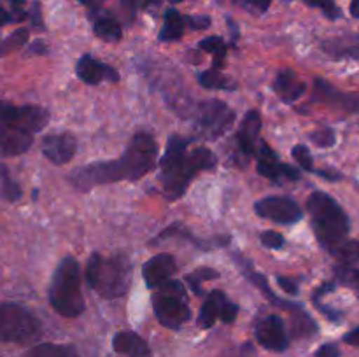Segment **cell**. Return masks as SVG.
<instances>
[{
  "label": "cell",
  "mask_w": 359,
  "mask_h": 357,
  "mask_svg": "<svg viewBox=\"0 0 359 357\" xmlns=\"http://www.w3.org/2000/svg\"><path fill=\"white\" fill-rule=\"evenodd\" d=\"M158 144L151 133L139 132L132 136L125 153L116 160L97 161L76 168L69 174V182L79 191H91L97 186L121 181H139L156 167Z\"/></svg>",
  "instance_id": "cell-1"
},
{
  "label": "cell",
  "mask_w": 359,
  "mask_h": 357,
  "mask_svg": "<svg viewBox=\"0 0 359 357\" xmlns=\"http://www.w3.org/2000/svg\"><path fill=\"white\" fill-rule=\"evenodd\" d=\"M191 140L172 135L160 160V184L170 200L181 198L200 172L212 170L217 164L216 154L207 147L189 150Z\"/></svg>",
  "instance_id": "cell-2"
},
{
  "label": "cell",
  "mask_w": 359,
  "mask_h": 357,
  "mask_svg": "<svg viewBox=\"0 0 359 357\" xmlns=\"http://www.w3.org/2000/svg\"><path fill=\"white\" fill-rule=\"evenodd\" d=\"M307 212L316 240L326 251L333 252L347 241L351 223L346 210L328 192L314 191L307 200Z\"/></svg>",
  "instance_id": "cell-3"
},
{
  "label": "cell",
  "mask_w": 359,
  "mask_h": 357,
  "mask_svg": "<svg viewBox=\"0 0 359 357\" xmlns=\"http://www.w3.org/2000/svg\"><path fill=\"white\" fill-rule=\"evenodd\" d=\"M84 280L102 298L116 300L128 293L132 284V262L125 254L104 258L93 252L84 268Z\"/></svg>",
  "instance_id": "cell-4"
},
{
  "label": "cell",
  "mask_w": 359,
  "mask_h": 357,
  "mask_svg": "<svg viewBox=\"0 0 359 357\" xmlns=\"http://www.w3.org/2000/svg\"><path fill=\"white\" fill-rule=\"evenodd\" d=\"M49 303L56 314L63 317H79L86 308L81 290V268L72 255H67L56 266L49 286Z\"/></svg>",
  "instance_id": "cell-5"
},
{
  "label": "cell",
  "mask_w": 359,
  "mask_h": 357,
  "mask_svg": "<svg viewBox=\"0 0 359 357\" xmlns=\"http://www.w3.org/2000/svg\"><path fill=\"white\" fill-rule=\"evenodd\" d=\"M231 258H233L235 265L238 266L242 275H244L252 286L258 287V289L262 290L263 296H265L270 303L283 308V310L290 312L291 322H293L294 336H311L318 331V324H316L314 318L307 314V310L302 307V303H294V301H287L284 300V298L277 296V294L272 290V287H270L269 280L265 279V275H262V273L252 266V261L245 259L242 254H231Z\"/></svg>",
  "instance_id": "cell-6"
},
{
  "label": "cell",
  "mask_w": 359,
  "mask_h": 357,
  "mask_svg": "<svg viewBox=\"0 0 359 357\" xmlns=\"http://www.w3.org/2000/svg\"><path fill=\"white\" fill-rule=\"evenodd\" d=\"M153 310L161 326L168 329H181L191 318L184 286L179 280H168L153 294Z\"/></svg>",
  "instance_id": "cell-7"
},
{
  "label": "cell",
  "mask_w": 359,
  "mask_h": 357,
  "mask_svg": "<svg viewBox=\"0 0 359 357\" xmlns=\"http://www.w3.org/2000/svg\"><path fill=\"white\" fill-rule=\"evenodd\" d=\"M41 335V322L16 303H0V343H27Z\"/></svg>",
  "instance_id": "cell-8"
},
{
  "label": "cell",
  "mask_w": 359,
  "mask_h": 357,
  "mask_svg": "<svg viewBox=\"0 0 359 357\" xmlns=\"http://www.w3.org/2000/svg\"><path fill=\"white\" fill-rule=\"evenodd\" d=\"M195 119L196 126L203 135L217 139L231 128V125L235 122V112L228 104L212 98V100L200 102L196 105Z\"/></svg>",
  "instance_id": "cell-9"
},
{
  "label": "cell",
  "mask_w": 359,
  "mask_h": 357,
  "mask_svg": "<svg viewBox=\"0 0 359 357\" xmlns=\"http://www.w3.org/2000/svg\"><path fill=\"white\" fill-rule=\"evenodd\" d=\"M49 121V112L37 105H13L0 100V125L35 135Z\"/></svg>",
  "instance_id": "cell-10"
},
{
  "label": "cell",
  "mask_w": 359,
  "mask_h": 357,
  "mask_svg": "<svg viewBox=\"0 0 359 357\" xmlns=\"http://www.w3.org/2000/svg\"><path fill=\"white\" fill-rule=\"evenodd\" d=\"M259 217L277 224H297L304 219V210L290 196H266L255 203Z\"/></svg>",
  "instance_id": "cell-11"
},
{
  "label": "cell",
  "mask_w": 359,
  "mask_h": 357,
  "mask_svg": "<svg viewBox=\"0 0 359 357\" xmlns=\"http://www.w3.org/2000/svg\"><path fill=\"white\" fill-rule=\"evenodd\" d=\"M256 170L262 177L270 178V181H280V178L300 181L302 178L300 172L291 167V164L283 163L276 154V150L263 140L259 142L258 153H256Z\"/></svg>",
  "instance_id": "cell-12"
},
{
  "label": "cell",
  "mask_w": 359,
  "mask_h": 357,
  "mask_svg": "<svg viewBox=\"0 0 359 357\" xmlns=\"http://www.w3.org/2000/svg\"><path fill=\"white\" fill-rule=\"evenodd\" d=\"M255 335L259 345L272 352H284L290 346V336L279 315L270 314L259 318L255 326Z\"/></svg>",
  "instance_id": "cell-13"
},
{
  "label": "cell",
  "mask_w": 359,
  "mask_h": 357,
  "mask_svg": "<svg viewBox=\"0 0 359 357\" xmlns=\"http://www.w3.org/2000/svg\"><path fill=\"white\" fill-rule=\"evenodd\" d=\"M77 150V140L72 133H49L42 139V154L53 164H65L72 161Z\"/></svg>",
  "instance_id": "cell-14"
},
{
  "label": "cell",
  "mask_w": 359,
  "mask_h": 357,
  "mask_svg": "<svg viewBox=\"0 0 359 357\" xmlns=\"http://www.w3.org/2000/svg\"><path fill=\"white\" fill-rule=\"evenodd\" d=\"M175 272H177V262H175L174 255L167 254V252L153 255L142 266V276L149 289H158L167 284L175 275Z\"/></svg>",
  "instance_id": "cell-15"
},
{
  "label": "cell",
  "mask_w": 359,
  "mask_h": 357,
  "mask_svg": "<svg viewBox=\"0 0 359 357\" xmlns=\"http://www.w3.org/2000/svg\"><path fill=\"white\" fill-rule=\"evenodd\" d=\"M314 98L318 102H321V104L330 105L333 108H339V111L359 112V94L337 90L335 86H332L325 79H316Z\"/></svg>",
  "instance_id": "cell-16"
},
{
  "label": "cell",
  "mask_w": 359,
  "mask_h": 357,
  "mask_svg": "<svg viewBox=\"0 0 359 357\" xmlns=\"http://www.w3.org/2000/svg\"><path fill=\"white\" fill-rule=\"evenodd\" d=\"M76 74L83 83L91 84V86H97L104 80H111V83L119 80V72L114 66L107 65L100 59H95L91 55H83L77 59Z\"/></svg>",
  "instance_id": "cell-17"
},
{
  "label": "cell",
  "mask_w": 359,
  "mask_h": 357,
  "mask_svg": "<svg viewBox=\"0 0 359 357\" xmlns=\"http://www.w3.org/2000/svg\"><path fill=\"white\" fill-rule=\"evenodd\" d=\"M262 126V115L258 111H249L238 125L235 140H237L238 149L244 156H256V153H258L259 142H262V139H259Z\"/></svg>",
  "instance_id": "cell-18"
},
{
  "label": "cell",
  "mask_w": 359,
  "mask_h": 357,
  "mask_svg": "<svg viewBox=\"0 0 359 357\" xmlns=\"http://www.w3.org/2000/svg\"><path fill=\"white\" fill-rule=\"evenodd\" d=\"M32 144H34L32 133L0 125V154L2 156H20L30 149Z\"/></svg>",
  "instance_id": "cell-19"
},
{
  "label": "cell",
  "mask_w": 359,
  "mask_h": 357,
  "mask_svg": "<svg viewBox=\"0 0 359 357\" xmlns=\"http://www.w3.org/2000/svg\"><path fill=\"white\" fill-rule=\"evenodd\" d=\"M273 91L280 100L293 104L298 98H302L307 91V84L297 76L291 69H283L277 74L276 80H273Z\"/></svg>",
  "instance_id": "cell-20"
},
{
  "label": "cell",
  "mask_w": 359,
  "mask_h": 357,
  "mask_svg": "<svg viewBox=\"0 0 359 357\" xmlns=\"http://www.w3.org/2000/svg\"><path fill=\"white\" fill-rule=\"evenodd\" d=\"M323 51L335 59H358L359 62V35L347 34L332 37L321 44Z\"/></svg>",
  "instance_id": "cell-21"
},
{
  "label": "cell",
  "mask_w": 359,
  "mask_h": 357,
  "mask_svg": "<svg viewBox=\"0 0 359 357\" xmlns=\"http://www.w3.org/2000/svg\"><path fill=\"white\" fill-rule=\"evenodd\" d=\"M112 349L125 357H151V349L142 336L133 331H119L112 338Z\"/></svg>",
  "instance_id": "cell-22"
},
{
  "label": "cell",
  "mask_w": 359,
  "mask_h": 357,
  "mask_svg": "<svg viewBox=\"0 0 359 357\" xmlns=\"http://www.w3.org/2000/svg\"><path fill=\"white\" fill-rule=\"evenodd\" d=\"M228 301V296L219 289H214L209 296L203 301L202 308H200L198 318H196V324L202 329H209L216 324L217 318H221V312H223L224 303Z\"/></svg>",
  "instance_id": "cell-23"
},
{
  "label": "cell",
  "mask_w": 359,
  "mask_h": 357,
  "mask_svg": "<svg viewBox=\"0 0 359 357\" xmlns=\"http://www.w3.org/2000/svg\"><path fill=\"white\" fill-rule=\"evenodd\" d=\"M93 34L105 42H118L123 30L119 21L111 14H98L93 21Z\"/></svg>",
  "instance_id": "cell-24"
},
{
  "label": "cell",
  "mask_w": 359,
  "mask_h": 357,
  "mask_svg": "<svg viewBox=\"0 0 359 357\" xmlns=\"http://www.w3.org/2000/svg\"><path fill=\"white\" fill-rule=\"evenodd\" d=\"M186 27V16H181L175 9H168L165 13L163 27L160 30V41L161 42H175L182 37Z\"/></svg>",
  "instance_id": "cell-25"
},
{
  "label": "cell",
  "mask_w": 359,
  "mask_h": 357,
  "mask_svg": "<svg viewBox=\"0 0 359 357\" xmlns=\"http://www.w3.org/2000/svg\"><path fill=\"white\" fill-rule=\"evenodd\" d=\"M198 48L212 55V69L223 70L224 59H226V44H224L223 38L217 37V35H212V37H207L203 41H200Z\"/></svg>",
  "instance_id": "cell-26"
},
{
  "label": "cell",
  "mask_w": 359,
  "mask_h": 357,
  "mask_svg": "<svg viewBox=\"0 0 359 357\" xmlns=\"http://www.w3.org/2000/svg\"><path fill=\"white\" fill-rule=\"evenodd\" d=\"M198 84L205 90H235V83H231L221 70L209 69L198 74Z\"/></svg>",
  "instance_id": "cell-27"
},
{
  "label": "cell",
  "mask_w": 359,
  "mask_h": 357,
  "mask_svg": "<svg viewBox=\"0 0 359 357\" xmlns=\"http://www.w3.org/2000/svg\"><path fill=\"white\" fill-rule=\"evenodd\" d=\"M25 357H79L76 349L69 345H55V343H42L28 350Z\"/></svg>",
  "instance_id": "cell-28"
},
{
  "label": "cell",
  "mask_w": 359,
  "mask_h": 357,
  "mask_svg": "<svg viewBox=\"0 0 359 357\" xmlns=\"http://www.w3.org/2000/svg\"><path fill=\"white\" fill-rule=\"evenodd\" d=\"M333 289H335V282H323L321 286L314 290V294H312V301H314L316 308H318L319 312H323V314H325L330 321L340 322V318H342V312L333 310V308H328L325 303H323V296L328 293H332Z\"/></svg>",
  "instance_id": "cell-29"
},
{
  "label": "cell",
  "mask_w": 359,
  "mask_h": 357,
  "mask_svg": "<svg viewBox=\"0 0 359 357\" xmlns=\"http://www.w3.org/2000/svg\"><path fill=\"white\" fill-rule=\"evenodd\" d=\"M333 273H335L337 282L351 287L359 294V268H354L353 265H346V262H339V265L333 266Z\"/></svg>",
  "instance_id": "cell-30"
},
{
  "label": "cell",
  "mask_w": 359,
  "mask_h": 357,
  "mask_svg": "<svg viewBox=\"0 0 359 357\" xmlns=\"http://www.w3.org/2000/svg\"><path fill=\"white\" fill-rule=\"evenodd\" d=\"M21 188L13 181L6 164H0V196L7 202H18L21 198Z\"/></svg>",
  "instance_id": "cell-31"
},
{
  "label": "cell",
  "mask_w": 359,
  "mask_h": 357,
  "mask_svg": "<svg viewBox=\"0 0 359 357\" xmlns=\"http://www.w3.org/2000/svg\"><path fill=\"white\" fill-rule=\"evenodd\" d=\"M217 276H219V273H217L216 270L198 268V270H195V272H191L186 275V282L189 284V287H191V290L196 294V296H202L203 294L202 282H205V280H214V279H217Z\"/></svg>",
  "instance_id": "cell-32"
},
{
  "label": "cell",
  "mask_w": 359,
  "mask_h": 357,
  "mask_svg": "<svg viewBox=\"0 0 359 357\" xmlns=\"http://www.w3.org/2000/svg\"><path fill=\"white\" fill-rule=\"evenodd\" d=\"M27 42H28V30L27 28H18V30L13 31L9 37L0 41V58L9 55V52L16 51V49L23 48Z\"/></svg>",
  "instance_id": "cell-33"
},
{
  "label": "cell",
  "mask_w": 359,
  "mask_h": 357,
  "mask_svg": "<svg viewBox=\"0 0 359 357\" xmlns=\"http://www.w3.org/2000/svg\"><path fill=\"white\" fill-rule=\"evenodd\" d=\"M340 262H346V265H354L359 262V240H347L344 241L340 247H337L332 252Z\"/></svg>",
  "instance_id": "cell-34"
},
{
  "label": "cell",
  "mask_w": 359,
  "mask_h": 357,
  "mask_svg": "<svg viewBox=\"0 0 359 357\" xmlns=\"http://www.w3.org/2000/svg\"><path fill=\"white\" fill-rule=\"evenodd\" d=\"M309 139L316 144L318 147H323V149H328V147H333L337 142L335 132L328 126H319L314 132L309 133Z\"/></svg>",
  "instance_id": "cell-35"
},
{
  "label": "cell",
  "mask_w": 359,
  "mask_h": 357,
  "mask_svg": "<svg viewBox=\"0 0 359 357\" xmlns=\"http://www.w3.org/2000/svg\"><path fill=\"white\" fill-rule=\"evenodd\" d=\"M309 7H316L321 10L328 20H339L342 16V10L337 6L335 0H304Z\"/></svg>",
  "instance_id": "cell-36"
},
{
  "label": "cell",
  "mask_w": 359,
  "mask_h": 357,
  "mask_svg": "<svg viewBox=\"0 0 359 357\" xmlns=\"http://www.w3.org/2000/svg\"><path fill=\"white\" fill-rule=\"evenodd\" d=\"M291 154H293L294 161H297L298 164H300L304 170L307 172H316L314 168V158H312L311 150H309L307 146H304V144H297V146L291 149Z\"/></svg>",
  "instance_id": "cell-37"
},
{
  "label": "cell",
  "mask_w": 359,
  "mask_h": 357,
  "mask_svg": "<svg viewBox=\"0 0 359 357\" xmlns=\"http://www.w3.org/2000/svg\"><path fill=\"white\" fill-rule=\"evenodd\" d=\"M233 2L252 14H265L272 0H233Z\"/></svg>",
  "instance_id": "cell-38"
},
{
  "label": "cell",
  "mask_w": 359,
  "mask_h": 357,
  "mask_svg": "<svg viewBox=\"0 0 359 357\" xmlns=\"http://www.w3.org/2000/svg\"><path fill=\"white\" fill-rule=\"evenodd\" d=\"M219 357H258V354H256V349L252 343L245 342L242 345L233 346V349L224 350Z\"/></svg>",
  "instance_id": "cell-39"
},
{
  "label": "cell",
  "mask_w": 359,
  "mask_h": 357,
  "mask_svg": "<svg viewBox=\"0 0 359 357\" xmlns=\"http://www.w3.org/2000/svg\"><path fill=\"white\" fill-rule=\"evenodd\" d=\"M259 240H262V244L269 248H283L284 244H286L283 234L272 230L263 231V233L259 234Z\"/></svg>",
  "instance_id": "cell-40"
},
{
  "label": "cell",
  "mask_w": 359,
  "mask_h": 357,
  "mask_svg": "<svg viewBox=\"0 0 359 357\" xmlns=\"http://www.w3.org/2000/svg\"><path fill=\"white\" fill-rule=\"evenodd\" d=\"M277 284H279L280 289L287 294H298V280L293 279V276L286 275H277Z\"/></svg>",
  "instance_id": "cell-41"
},
{
  "label": "cell",
  "mask_w": 359,
  "mask_h": 357,
  "mask_svg": "<svg viewBox=\"0 0 359 357\" xmlns=\"http://www.w3.org/2000/svg\"><path fill=\"white\" fill-rule=\"evenodd\" d=\"M237 314H238V307L233 303V301L228 300L226 303H224L223 312H221V318H219V321L226 322V324H231V322H233L235 318H237Z\"/></svg>",
  "instance_id": "cell-42"
},
{
  "label": "cell",
  "mask_w": 359,
  "mask_h": 357,
  "mask_svg": "<svg viewBox=\"0 0 359 357\" xmlns=\"http://www.w3.org/2000/svg\"><path fill=\"white\" fill-rule=\"evenodd\" d=\"M186 24L195 30H205L210 27V18L209 16H186Z\"/></svg>",
  "instance_id": "cell-43"
},
{
  "label": "cell",
  "mask_w": 359,
  "mask_h": 357,
  "mask_svg": "<svg viewBox=\"0 0 359 357\" xmlns=\"http://www.w3.org/2000/svg\"><path fill=\"white\" fill-rule=\"evenodd\" d=\"M121 7L128 23H132L135 20L137 10H139V0H121Z\"/></svg>",
  "instance_id": "cell-44"
},
{
  "label": "cell",
  "mask_w": 359,
  "mask_h": 357,
  "mask_svg": "<svg viewBox=\"0 0 359 357\" xmlns=\"http://www.w3.org/2000/svg\"><path fill=\"white\" fill-rule=\"evenodd\" d=\"M316 357H340L339 346L335 343H325L323 346H319Z\"/></svg>",
  "instance_id": "cell-45"
},
{
  "label": "cell",
  "mask_w": 359,
  "mask_h": 357,
  "mask_svg": "<svg viewBox=\"0 0 359 357\" xmlns=\"http://www.w3.org/2000/svg\"><path fill=\"white\" fill-rule=\"evenodd\" d=\"M28 18H30L32 24L37 28H44V23H42V14H41V6L39 2H34L32 9L28 10Z\"/></svg>",
  "instance_id": "cell-46"
},
{
  "label": "cell",
  "mask_w": 359,
  "mask_h": 357,
  "mask_svg": "<svg viewBox=\"0 0 359 357\" xmlns=\"http://www.w3.org/2000/svg\"><path fill=\"white\" fill-rule=\"evenodd\" d=\"M11 21H20V18H18V14L14 13V10L13 13H9V10H6L2 6H0V27H2V24L11 23Z\"/></svg>",
  "instance_id": "cell-47"
},
{
  "label": "cell",
  "mask_w": 359,
  "mask_h": 357,
  "mask_svg": "<svg viewBox=\"0 0 359 357\" xmlns=\"http://www.w3.org/2000/svg\"><path fill=\"white\" fill-rule=\"evenodd\" d=\"M344 342L349 343V345H353V346H358L359 349V326L358 328L351 329V331L344 336Z\"/></svg>",
  "instance_id": "cell-48"
},
{
  "label": "cell",
  "mask_w": 359,
  "mask_h": 357,
  "mask_svg": "<svg viewBox=\"0 0 359 357\" xmlns=\"http://www.w3.org/2000/svg\"><path fill=\"white\" fill-rule=\"evenodd\" d=\"M28 52H35V55H46V52H48V46H46L44 42L37 41L30 46Z\"/></svg>",
  "instance_id": "cell-49"
},
{
  "label": "cell",
  "mask_w": 359,
  "mask_h": 357,
  "mask_svg": "<svg viewBox=\"0 0 359 357\" xmlns=\"http://www.w3.org/2000/svg\"><path fill=\"white\" fill-rule=\"evenodd\" d=\"M316 174H318L319 177L326 178V181H340V177H342V175L337 174V172H328V170H316Z\"/></svg>",
  "instance_id": "cell-50"
},
{
  "label": "cell",
  "mask_w": 359,
  "mask_h": 357,
  "mask_svg": "<svg viewBox=\"0 0 359 357\" xmlns=\"http://www.w3.org/2000/svg\"><path fill=\"white\" fill-rule=\"evenodd\" d=\"M77 2H81L83 6H86V7H90L93 13H98V9H100V6L105 2V0H77Z\"/></svg>",
  "instance_id": "cell-51"
},
{
  "label": "cell",
  "mask_w": 359,
  "mask_h": 357,
  "mask_svg": "<svg viewBox=\"0 0 359 357\" xmlns=\"http://www.w3.org/2000/svg\"><path fill=\"white\" fill-rule=\"evenodd\" d=\"M351 14H353V18H358L359 20V0H353L351 2Z\"/></svg>",
  "instance_id": "cell-52"
},
{
  "label": "cell",
  "mask_w": 359,
  "mask_h": 357,
  "mask_svg": "<svg viewBox=\"0 0 359 357\" xmlns=\"http://www.w3.org/2000/svg\"><path fill=\"white\" fill-rule=\"evenodd\" d=\"M161 0H142V6L146 7V9H151V7H154L156 9L158 6H160Z\"/></svg>",
  "instance_id": "cell-53"
},
{
  "label": "cell",
  "mask_w": 359,
  "mask_h": 357,
  "mask_svg": "<svg viewBox=\"0 0 359 357\" xmlns=\"http://www.w3.org/2000/svg\"><path fill=\"white\" fill-rule=\"evenodd\" d=\"M7 2L13 6V9H23V6H25V2H27V0H7Z\"/></svg>",
  "instance_id": "cell-54"
},
{
  "label": "cell",
  "mask_w": 359,
  "mask_h": 357,
  "mask_svg": "<svg viewBox=\"0 0 359 357\" xmlns=\"http://www.w3.org/2000/svg\"><path fill=\"white\" fill-rule=\"evenodd\" d=\"M170 4H179V2H184V0H168Z\"/></svg>",
  "instance_id": "cell-55"
}]
</instances>
